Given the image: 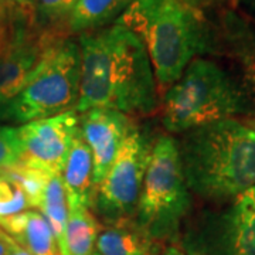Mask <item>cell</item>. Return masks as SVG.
I'll use <instances>...</instances> for the list:
<instances>
[{
    "instance_id": "obj_26",
    "label": "cell",
    "mask_w": 255,
    "mask_h": 255,
    "mask_svg": "<svg viewBox=\"0 0 255 255\" xmlns=\"http://www.w3.org/2000/svg\"><path fill=\"white\" fill-rule=\"evenodd\" d=\"M7 254V243H6V233L0 228V255Z\"/></svg>"
},
{
    "instance_id": "obj_13",
    "label": "cell",
    "mask_w": 255,
    "mask_h": 255,
    "mask_svg": "<svg viewBox=\"0 0 255 255\" xmlns=\"http://www.w3.org/2000/svg\"><path fill=\"white\" fill-rule=\"evenodd\" d=\"M92 155L87 142L84 140L78 124L71 143V149L61 173L68 206H82L92 210L94 182H92Z\"/></svg>"
},
{
    "instance_id": "obj_16",
    "label": "cell",
    "mask_w": 255,
    "mask_h": 255,
    "mask_svg": "<svg viewBox=\"0 0 255 255\" xmlns=\"http://www.w3.org/2000/svg\"><path fill=\"white\" fill-rule=\"evenodd\" d=\"M101 226L91 209L68 206V220L58 244L60 255H94Z\"/></svg>"
},
{
    "instance_id": "obj_2",
    "label": "cell",
    "mask_w": 255,
    "mask_h": 255,
    "mask_svg": "<svg viewBox=\"0 0 255 255\" xmlns=\"http://www.w3.org/2000/svg\"><path fill=\"white\" fill-rule=\"evenodd\" d=\"M117 21L142 40L162 95L194 58L221 54L217 24L180 0H136Z\"/></svg>"
},
{
    "instance_id": "obj_14",
    "label": "cell",
    "mask_w": 255,
    "mask_h": 255,
    "mask_svg": "<svg viewBox=\"0 0 255 255\" xmlns=\"http://www.w3.org/2000/svg\"><path fill=\"white\" fill-rule=\"evenodd\" d=\"M0 228L33 255H60L51 227L38 211L27 210L1 219Z\"/></svg>"
},
{
    "instance_id": "obj_18",
    "label": "cell",
    "mask_w": 255,
    "mask_h": 255,
    "mask_svg": "<svg viewBox=\"0 0 255 255\" xmlns=\"http://www.w3.org/2000/svg\"><path fill=\"white\" fill-rule=\"evenodd\" d=\"M38 210L50 224L58 247L68 220V201L61 174H51L48 179Z\"/></svg>"
},
{
    "instance_id": "obj_7",
    "label": "cell",
    "mask_w": 255,
    "mask_h": 255,
    "mask_svg": "<svg viewBox=\"0 0 255 255\" xmlns=\"http://www.w3.org/2000/svg\"><path fill=\"white\" fill-rule=\"evenodd\" d=\"M177 241L186 255H255V186L187 216Z\"/></svg>"
},
{
    "instance_id": "obj_21",
    "label": "cell",
    "mask_w": 255,
    "mask_h": 255,
    "mask_svg": "<svg viewBox=\"0 0 255 255\" xmlns=\"http://www.w3.org/2000/svg\"><path fill=\"white\" fill-rule=\"evenodd\" d=\"M80 0H36L37 24L54 26L61 21L68 23V18L73 14Z\"/></svg>"
},
{
    "instance_id": "obj_22",
    "label": "cell",
    "mask_w": 255,
    "mask_h": 255,
    "mask_svg": "<svg viewBox=\"0 0 255 255\" xmlns=\"http://www.w3.org/2000/svg\"><path fill=\"white\" fill-rule=\"evenodd\" d=\"M23 159L18 128L0 125V170L11 167Z\"/></svg>"
},
{
    "instance_id": "obj_10",
    "label": "cell",
    "mask_w": 255,
    "mask_h": 255,
    "mask_svg": "<svg viewBox=\"0 0 255 255\" xmlns=\"http://www.w3.org/2000/svg\"><path fill=\"white\" fill-rule=\"evenodd\" d=\"M78 124L80 115L74 110L23 124L18 127L23 147L21 160L61 174Z\"/></svg>"
},
{
    "instance_id": "obj_6",
    "label": "cell",
    "mask_w": 255,
    "mask_h": 255,
    "mask_svg": "<svg viewBox=\"0 0 255 255\" xmlns=\"http://www.w3.org/2000/svg\"><path fill=\"white\" fill-rule=\"evenodd\" d=\"M80 87V44L57 37L44 48L24 87L10 101V122L23 125L74 110Z\"/></svg>"
},
{
    "instance_id": "obj_11",
    "label": "cell",
    "mask_w": 255,
    "mask_h": 255,
    "mask_svg": "<svg viewBox=\"0 0 255 255\" xmlns=\"http://www.w3.org/2000/svg\"><path fill=\"white\" fill-rule=\"evenodd\" d=\"M133 127L135 124L129 115L108 108H92L80 115L82 137L92 155L94 189L107 176Z\"/></svg>"
},
{
    "instance_id": "obj_25",
    "label": "cell",
    "mask_w": 255,
    "mask_h": 255,
    "mask_svg": "<svg viewBox=\"0 0 255 255\" xmlns=\"http://www.w3.org/2000/svg\"><path fill=\"white\" fill-rule=\"evenodd\" d=\"M10 101L11 98L0 95V122L10 121Z\"/></svg>"
},
{
    "instance_id": "obj_17",
    "label": "cell",
    "mask_w": 255,
    "mask_h": 255,
    "mask_svg": "<svg viewBox=\"0 0 255 255\" xmlns=\"http://www.w3.org/2000/svg\"><path fill=\"white\" fill-rule=\"evenodd\" d=\"M136 0H80L68 18L70 33H87L114 24Z\"/></svg>"
},
{
    "instance_id": "obj_1",
    "label": "cell",
    "mask_w": 255,
    "mask_h": 255,
    "mask_svg": "<svg viewBox=\"0 0 255 255\" xmlns=\"http://www.w3.org/2000/svg\"><path fill=\"white\" fill-rule=\"evenodd\" d=\"M81 87L74 111L108 108L149 115L159 107L157 85L142 40L115 21L80 34Z\"/></svg>"
},
{
    "instance_id": "obj_19",
    "label": "cell",
    "mask_w": 255,
    "mask_h": 255,
    "mask_svg": "<svg viewBox=\"0 0 255 255\" xmlns=\"http://www.w3.org/2000/svg\"><path fill=\"white\" fill-rule=\"evenodd\" d=\"M0 174H4L13 182L17 183L27 197L28 206L33 209H38L43 193L46 190L47 182L51 177V174L55 173L47 170L41 166H36V164L28 163L24 160H20L14 166L0 170Z\"/></svg>"
},
{
    "instance_id": "obj_5",
    "label": "cell",
    "mask_w": 255,
    "mask_h": 255,
    "mask_svg": "<svg viewBox=\"0 0 255 255\" xmlns=\"http://www.w3.org/2000/svg\"><path fill=\"white\" fill-rule=\"evenodd\" d=\"M191 209V194L182 170L177 142L163 135L152 146L133 223L160 244L177 241Z\"/></svg>"
},
{
    "instance_id": "obj_28",
    "label": "cell",
    "mask_w": 255,
    "mask_h": 255,
    "mask_svg": "<svg viewBox=\"0 0 255 255\" xmlns=\"http://www.w3.org/2000/svg\"><path fill=\"white\" fill-rule=\"evenodd\" d=\"M9 1L14 3L16 6L21 7V9H26V7H28V6H31L36 0H9Z\"/></svg>"
},
{
    "instance_id": "obj_3",
    "label": "cell",
    "mask_w": 255,
    "mask_h": 255,
    "mask_svg": "<svg viewBox=\"0 0 255 255\" xmlns=\"http://www.w3.org/2000/svg\"><path fill=\"white\" fill-rule=\"evenodd\" d=\"M177 142L190 193L223 204L255 186V130L223 119L182 133Z\"/></svg>"
},
{
    "instance_id": "obj_15",
    "label": "cell",
    "mask_w": 255,
    "mask_h": 255,
    "mask_svg": "<svg viewBox=\"0 0 255 255\" xmlns=\"http://www.w3.org/2000/svg\"><path fill=\"white\" fill-rule=\"evenodd\" d=\"M157 248L133 221L101 227L95 244L97 255H157Z\"/></svg>"
},
{
    "instance_id": "obj_9",
    "label": "cell",
    "mask_w": 255,
    "mask_h": 255,
    "mask_svg": "<svg viewBox=\"0 0 255 255\" xmlns=\"http://www.w3.org/2000/svg\"><path fill=\"white\" fill-rule=\"evenodd\" d=\"M26 17L7 18L0 4V95L13 98L24 87L40 57L54 38Z\"/></svg>"
},
{
    "instance_id": "obj_20",
    "label": "cell",
    "mask_w": 255,
    "mask_h": 255,
    "mask_svg": "<svg viewBox=\"0 0 255 255\" xmlns=\"http://www.w3.org/2000/svg\"><path fill=\"white\" fill-rule=\"evenodd\" d=\"M24 191L17 183L4 174H0V220L20 214L28 210Z\"/></svg>"
},
{
    "instance_id": "obj_27",
    "label": "cell",
    "mask_w": 255,
    "mask_h": 255,
    "mask_svg": "<svg viewBox=\"0 0 255 255\" xmlns=\"http://www.w3.org/2000/svg\"><path fill=\"white\" fill-rule=\"evenodd\" d=\"M160 255H186V254L183 253L179 247L170 246V247H167V248H166V250H164L163 253H162Z\"/></svg>"
},
{
    "instance_id": "obj_24",
    "label": "cell",
    "mask_w": 255,
    "mask_h": 255,
    "mask_svg": "<svg viewBox=\"0 0 255 255\" xmlns=\"http://www.w3.org/2000/svg\"><path fill=\"white\" fill-rule=\"evenodd\" d=\"M6 243H7V254L6 255H33L31 253H28L27 250H24L20 244H17L7 234H6Z\"/></svg>"
},
{
    "instance_id": "obj_12",
    "label": "cell",
    "mask_w": 255,
    "mask_h": 255,
    "mask_svg": "<svg viewBox=\"0 0 255 255\" xmlns=\"http://www.w3.org/2000/svg\"><path fill=\"white\" fill-rule=\"evenodd\" d=\"M223 54L231 57L241 70L248 88L255 94V27L234 9L220 11L217 24Z\"/></svg>"
},
{
    "instance_id": "obj_29",
    "label": "cell",
    "mask_w": 255,
    "mask_h": 255,
    "mask_svg": "<svg viewBox=\"0 0 255 255\" xmlns=\"http://www.w3.org/2000/svg\"><path fill=\"white\" fill-rule=\"evenodd\" d=\"M243 1H244L247 9L250 10V13L255 17V0H243Z\"/></svg>"
},
{
    "instance_id": "obj_30",
    "label": "cell",
    "mask_w": 255,
    "mask_h": 255,
    "mask_svg": "<svg viewBox=\"0 0 255 255\" xmlns=\"http://www.w3.org/2000/svg\"><path fill=\"white\" fill-rule=\"evenodd\" d=\"M94 255H97V254H94Z\"/></svg>"
},
{
    "instance_id": "obj_23",
    "label": "cell",
    "mask_w": 255,
    "mask_h": 255,
    "mask_svg": "<svg viewBox=\"0 0 255 255\" xmlns=\"http://www.w3.org/2000/svg\"><path fill=\"white\" fill-rule=\"evenodd\" d=\"M184 4L194 10H199L201 13L207 14L210 10H223L233 9L237 3V0H180Z\"/></svg>"
},
{
    "instance_id": "obj_8",
    "label": "cell",
    "mask_w": 255,
    "mask_h": 255,
    "mask_svg": "<svg viewBox=\"0 0 255 255\" xmlns=\"http://www.w3.org/2000/svg\"><path fill=\"white\" fill-rule=\"evenodd\" d=\"M152 146L147 136L135 125L107 176L97 186L92 211L105 226L130 223L135 219Z\"/></svg>"
},
{
    "instance_id": "obj_4",
    "label": "cell",
    "mask_w": 255,
    "mask_h": 255,
    "mask_svg": "<svg viewBox=\"0 0 255 255\" xmlns=\"http://www.w3.org/2000/svg\"><path fill=\"white\" fill-rule=\"evenodd\" d=\"M254 112L247 88L219 64L197 57L163 94L162 124L182 135L211 122Z\"/></svg>"
}]
</instances>
